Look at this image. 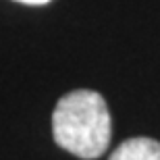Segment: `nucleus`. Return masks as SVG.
Listing matches in <instances>:
<instances>
[{
  "label": "nucleus",
  "instance_id": "obj_2",
  "mask_svg": "<svg viewBox=\"0 0 160 160\" xmlns=\"http://www.w3.org/2000/svg\"><path fill=\"white\" fill-rule=\"evenodd\" d=\"M108 160H160V143L150 137H133L121 143Z\"/></svg>",
  "mask_w": 160,
  "mask_h": 160
},
{
  "label": "nucleus",
  "instance_id": "obj_1",
  "mask_svg": "<svg viewBox=\"0 0 160 160\" xmlns=\"http://www.w3.org/2000/svg\"><path fill=\"white\" fill-rule=\"evenodd\" d=\"M52 133L60 148L79 158L102 156L110 142V114L104 98L92 89L62 96L52 114Z\"/></svg>",
  "mask_w": 160,
  "mask_h": 160
},
{
  "label": "nucleus",
  "instance_id": "obj_3",
  "mask_svg": "<svg viewBox=\"0 0 160 160\" xmlns=\"http://www.w3.org/2000/svg\"><path fill=\"white\" fill-rule=\"evenodd\" d=\"M17 2H23V4H46L50 0H17Z\"/></svg>",
  "mask_w": 160,
  "mask_h": 160
}]
</instances>
